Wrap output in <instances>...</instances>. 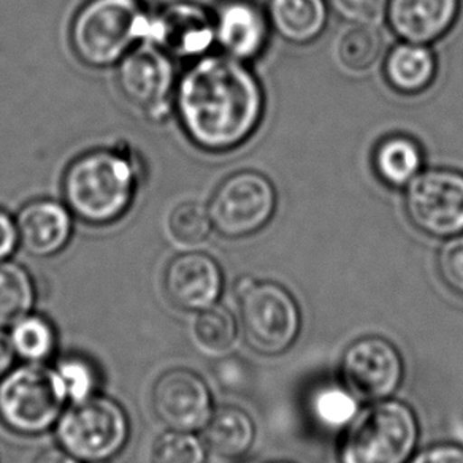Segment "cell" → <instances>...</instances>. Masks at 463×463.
<instances>
[{
  "instance_id": "6da1fadb",
  "label": "cell",
  "mask_w": 463,
  "mask_h": 463,
  "mask_svg": "<svg viewBox=\"0 0 463 463\" xmlns=\"http://www.w3.org/2000/svg\"><path fill=\"white\" fill-rule=\"evenodd\" d=\"M264 109V90L239 59L212 52L180 71L174 118L187 142L203 153L240 148L258 130Z\"/></svg>"
},
{
  "instance_id": "7a4b0ae2",
  "label": "cell",
  "mask_w": 463,
  "mask_h": 463,
  "mask_svg": "<svg viewBox=\"0 0 463 463\" xmlns=\"http://www.w3.org/2000/svg\"><path fill=\"white\" fill-rule=\"evenodd\" d=\"M146 176L142 153L121 140L75 156L61 176V195L80 222L109 227L136 205Z\"/></svg>"
},
{
  "instance_id": "3957f363",
  "label": "cell",
  "mask_w": 463,
  "mask_h": 463,
  "mask_svg": "<svg viewBox=\"0 0 463 463\" xmlns=\"http://www.w3.org/2000/svg\"><path fill=\"white\" fill-rule=\"evenodd\" d=\"M151 10L145 0H84L69 24L73 56L94 71L113 69L148 42Z\"/></svg>"
},
{
  "instance_id": "277c9868",
  "label": "cell",
  "mask_w": 463,
  "mask_h": 463,
  "mask_svg": "<svg viewBox=\"0 0 463 463\" xmlns=\"http://www.w3.org/2000/svg\"><path fill=\"white\" fill-rule=\"evenodd\" d=\"M418 441V416L411 406L381 400L359 411L343 430L338 463H408Z\"/></svg>"
},
{
  "instance_id": "5b68a950",
  "label": "cell",
  "mask_w": 463,
  "mask_h": 463,
  "mask_svg": "<svg viewBox=\"0 0 463 463\" xmlns=\"http://www.w3.org/2000/svg\"><path fill=\"white\" fill-rule=\"evenodd\" d=\"M67 405L52 365L21 364L0 380V422L18 437L54 430Z\"/></svg>"
},
{
  "instance_id": "8992f818",
  "label": "cell",
  "mask_w": 463,
  "mask_h": 463,
  "mask_svg": "<svg viewBox=\"0 0 463 463\" xmlns=\"http://www.w3.org/2000/svg\"><path fill=\"white\" fill-rule=\"evenodd\" d=\"M54 433L59 446L81 462H111L129 443L132 424L126 408L100 392L67 405Z\"/></svg>"
},
{
  "instance_id": "52a82bcc",
  "label": "cell",
  "mask_w": 463,
  "mask_h": 463,
  "mask_svg": "<svg viewBox=\"0 0 463 463\" xmlns=\"http://www.w3.org/2000/svg\"><path fill=\"white\" fill-rule=\"evenodd\" d=\"M240 326L250 346L264 355H279L296 343L302 313L289 290L271 281L240 278L235 284Z\"/></svg>"
},
{
  "instance_id": "ba28073f",
  "label": "cell",
  "mask_w": 463,
  "mask_h": 463,
  "mask_svg": "<svg viewBox=\"0 0 463 463\" xmlns=\"http://www.w3.org/2000/svg\"><path fill=\"white\" fill-rule=\"evenodd\" d=\"M116 88L124 102L151 124L174 118L178 62L151 43H143L116 65Z\"/></svg>"
},
{
  "instance_id": "9c48e42d",
  "label": "cell",
  "mask_w": 463,
  "mask_h": 463,
  "mask_svg": "<svg viewBox=\"0 0 463 463\" xmlns=\"http://www.w3.org/2000/svg\"><path fill=\"white\" fill-rule=\"evenodd\" d=\"M277 189L252 170L232 174L219 183L206 203L213 231L237 240L262 231L277 210Z\"/></svg>"
},
{
  "instance_id": "30bf717a",
  "label": "cell",
  "mask_w": 463,
  "mask_h": 463,
  "mask_svg": "<svg viewBox=\"0 0 463 463\" xmlns=\"http://www.w3.org/2000/svg\"><path fill=\"white\" fill-rule=\"evenodd\" d=\"M405 210L418 231L437 239L463 233V174L431 168L406 186Z\"/></svg>"
},
{
  "instance_id": "8fae6325",
  "label": "cell",
  "mask_w": 463,
  "mask_h": 463,
  "mask_svg": "<svg viewBox=\"0 0 463 463\" xmlns=\"http://www.w3.org/2000/svg\"><path fill=\"white\" fill-rule=\"evenodd\" d=\"M341 383L359 402L392 399L405 376L399 349L381 336H365L346 347L340 364Z\"/></svg>"
},
{
  "instance_id": "7c38bea8",
  "label": "cell",
  "mask_w": 463,
  "mask_h": 463,
  "mask_svg": "<svg viewBox=\"0 0 463 463\" xmlns=\"http://www.w3.org/2000/svg\"><path fill=\"white\" fill-rule=\"evenodd\" d=\"M146 43L167 52L176 62H191L214 52V26L210 8L195 0H172L151 10Z\"/></svg>"
},
{
  "instance_id": "4fadbf2b",
  "label": "cell",
  "mask_w": 463,
  "mask_h": 463,
  "mask_svg": "<svg viewBox=\"0 0 463 463\" xmlns=\"http://www.w3.org/2000/svg\"><path fill=\"white\" fill-rule=\"evenodd\" d=\"M156 418L170 430L200 431L214 411L206 381L191 368H168L151 389Z\"/></svg>"
},
{
  "instance_id": "5bb4252c",
  "label": "cell",
  "mask_w": 463,
  "mask_h": 463,
  "mask_svg": "<svg viewBox=\"0 0 463 463\" xmlns=\"http://www.w3.org/2000/svg\"><path fill=\"white\" fill-rule=\"evenodd\" d=\"M162 288L172 307L197 313L219 302L224 290V271L210 254L186 250L168 260Z\"/></svg>"
},
{
  "instance_id": "9a60e30c",
  "label": "cell",
  "mask_w": 463,
  "mask_h": 463,
  "mask_svg": "<svg viewBox=\"0 0 463 463\" xmlns=\"http://www.w3.org/2000/svg\"><path fill=\"white\" fill-rule=\"evenodd\" d=\"M219 52L251 62L264 52L270 35L267 12L254 0H219L212 10Z\"/></svg>"
},
{
  "instance_id": "2e32d148",
  "label": "cell",
  "mask_w": 463,
  "mask_h": 463,
  "mask_svg": "<svg viewBox=\"0 0 463 463\" xmlns=\"http://www.w3.org/2000/svg\"><path fill=\"white\" fill-rule=\"evenodd\" d=\"M14 216L20 248L33 258H56L67 250L75 235L77 218L62 199L29 200Z\"/></svg>"
},
{
  "instance_id": "e0dca14e",
  "label": "cell",
  "mask_w": 463,
  "mask_h": 463,
  "mask_svg": "<svg viewBox=\"0 0 463 463\" xmlns=\"http://www.w3.org/2000/svg\"><path fill=\"white\" fill-rule=\"evenodd\" d=\"M460 0H389L387 21L403 42L429 45L456 24Z\"/></svg>"
},
{
  "instance_id": "ac0fdd59",
  "label": "cell",
  "mask_w": 463,
  "mask_h": 463,
  "mask_svg": "<svg viewBox=\"0 0 463 463\" xmlns=\"http://www.w3.org/2000/svg\"><path fill=\"white\" fill-rule=\"evenodd\" d=\"M202 431L208 452L225 460L245 457L256 439L254 420L239 406L214 408L212 418Z\"/></svg>"
},
{
  "instance_id": "d6986e66",
  "label": "cell",
  "mask_w": 463,
  "mask_h": 463,
  "mask_svg": "<svg viewBox=\"0 0 463 463\" xmlns=\"http://www.w3.org/2000/svg\"><path fill=\"white\" fill-rule=\"evenodd\" d=\"M267 16L279 37L294 45H308L327 26L326 0H269Z\"/></svg>"
},
{
  "instance_id": "ffe728a7",
  "label": "cell",
  "mask_w": 463,
  "mask_h": 463,
  "mask_svg": "<svg viewBox=\"0 0 463 463\" xmlns=\"http://www.w3.org/2000/svg\"><path fill=\"white\" fill-rule=\"evenodd\" d=\"M384 77L400 94H420L430 88L437 77V59L427 45L402 42L387 54Z\"/></svg>"
},
{
  "instance_id": "44dd1931",
  "label": "cell",
  "mask_w": 463,
  "mask_h": 463,
  "mask_svg": "<svg viewBox=\"0 0 463 463\" xmlns=\"http://www.w3.org/2000/svg\"><path fill=\"white\" fill-rule=\"evenodd\" d=\"M422 165L424 153L411 137H386L374 149V172L387 186H408L422 172Z\"/></svg>"
},
{
  "instance_id": "7402d4cb",
  "label": "cell",
  "mask_w": 463,
  "mask_h": 463,
  "mask_svg": "<svg viewBox=\"0 0 463 463\" xmlns=\"http://www.w3.org/2000/svg\"><path fill=\"white\" fill-rule=\"evenodd\" d=\"M8 340L16 359L23 364H43L58 354V330L46 316L29 313L7 328Z\"/></svg>"
},
{
  "instance_id": "603a6c76",
  "label": "cell",
  "mask_w": 463,
  "mask_h": 463,
  "mask_svg": "<svg viewBox=\"0 0 463 463\" xmlns=\"http://www.w3.org/2000/svg\"><path fill=\"white\" fill-rule=\"evenodd\" d=\"M240 326L237 317L222 305L194 313L189 335L194 346L206 357H222L229 354L239 341Z\"/></svg>"
},
{
  "instance_id": "cb8c5ba5",
  "label": "cell",
  "mask_w": 463,
  "mask_h": 463,
  "mask_svg": "<svg viewBox=\"0 0 463 463\" xmlns=\"http://www.w3.org/2000/svg\"><path fill=\"white\" fill-rule=\"evenodd\" d=\"M37 286L33 273L16 260L0 262V327L8 328L33 313Z\"/></svg>"
},
{
  "instance_id": "d4e9b609",
  "label": "cell",
  "mask_w": 463,
  "mask_h": 463,
  "mask_svg": "<svg viewBox=\"0 0 463 463\" xmlns=\"http://www.w3.org/2000/svg\"><path fill=\"white\" fill-rule=\"evenodd\" d=\"M52 367L69 405L81 403L102 392V372L88 355L69 353L58 357Z\"/></svg>"
},
{
  "instance_id": "484cf974",
  "label": "cell",
  "mask_w": 463,
  "mask_h": 463,
  "mask_svg": "<svg viewBox=\"0 0 463 463\" xmlns=\"http://www.w3.org/2000/svg\"><path fill=\"white\" fill-rule=\"evenodd\" d=\"M309 411L322 429L343 431L359 414V399L345 384H327L313 393Z\"/></svg>"
},
{
  "instance_id": "4316f807",
  "label": "cell",
  "mask_w": 463,
  "mask_h": 463,
  "mask_svg": "<svg viewBox=\"0 0 463 463\" xmlns=\"http://www.w3.org/2000/svg\"><path fill=\"white\" fill-rule=\"evenodd\" d=\"M167 231L176 245L193 250L205 243L213 232L208 206L197 200H183L168 214Z\"/></svg>"
},
{
  "instance_id": "83f0119b",
  "label": "cell",
  "mask_w": 463,
  "mask_h": 463,
  "mask_svg": "<svg viewBox=\"0 0 463 463\" xmlns=\"http://www.w3.org/2000/svg\"><path fill=\"white\" fill-rule=\"evenodd\" d=\"M383 46V35L376 27L354 24L338 42V58L347 71H365L380 59Z\"/></svg>"
},
{
  "instance_id": "f1b7e54d",
  "label": "cell",
  "mask_w": 463,
  "mask_h": 463,
  "mask_svg": "<svg viewBox=\"0 0 463 463\" xmlns=\"http://www.w3.org/2000/svg\"><path fill=\"white\" fill-rule=\"evenodd\" d=\"M208 448L197 431L167 430L156 438L151 463H206Z\"/></svg>"
},
{
  "instance_id": "f546056e",
  "label": "cell",
  "mask_w": 463,
  "mask_h": 463,
  "mask_svg": "<svg viewBox=\"0 0 463 463\" xmlns=\"http://www.w3.org/2000/svg\"><path fill=\"white\" fill-rule=\"evenodd\" d=\"M438 273L456 296L463 298V233L450 237L438 252Z\"/></svg>"
},
{
  "instance_id": "4dcf8cb0",
  "label": "cell",
  "mask_w": 463,
  "mask_h": 463,
  "mask_svg": "<svg viewBox=\"0 0 463 463\" xmlns=\"http://www.w3.org/2000/svg\"><path fill=\"white\" fill-rule=\"evenodd\" d=\"M340 18L351 24L374 26L384 20L389 0H328Z\"/></svg>"
},
{
  "instance_id": "1f68e13d",
  "label": "cell",
  "mask_w": 463,
  "mask_h": 463,
  "mask_svg": "<svg viewBox=\"0 0 463 463\" xmlns=\"http://www.w3.org/2000/svg\"><path fill=\"white\" fill-rule=\"evenodd\" d=\"M20 250V233L16 225V216L0 206V262L14 258Z\"/></svg>"
},
{
  "instance_id": "d6a6232c",
  "label": "cell",
  "mask_w": 463,
  "mask_h": 463,
  "mask_svg": "<svg viewBox=\"0 0 463 463\" xmlns=\"http://www.w3.org/2000/svg\"><path fill=\"white\" fill-rule=\"evenodd\" d=\"M408 463H463V448L458 444H435L414 454Z\"/></svg>"
},
{
  "instance_id": "836d02e7",
  "label": "cell",
  "mask_w": 463,
  "mask_h": 463,
  "mask_svg": "<svg viewBox=\"0 0 463 463\" xmlns=\"http://www.w3.org/2000/svg\"><path fill=\"white\" fill-rule=\"evenodd\" d=\"M33 463H83L80 458L71 456V452H67L61 446H52L46 449L40 450L35 456Z\"/></svg>"
},
{
  "instance_id": "e575fe53",
  "label": "cell",
  "mask_w": 463,
  "mask_h": 463,
  "mask_svg": "<svg viewBox=\"0 0 463 463\" xmlns=\"http://www.w3.org/2000/svg\"><path fill=\"white\" fill-rule=\"evenodd\" d=\"M16 355L8 340L7 328L0 327V380L14 367Z\"/></svg>"
},
{
  "instance_id": "d590c367",
  "label": "cell",
  "mask_w": 463,
  "mask_h": 463,
  "mask_svg": "<svg viewBox=\"0 0 463 463\" xmlns=\"http://www.w3.org/2000/svg\"><path fill=\"white\" fill-rule=\"evenodd\" d=\"M94 463H111V462H94Z\"/></svg>"
},
{
  "instance_id": "8d00e7d4",
  "label": "cell",
  "mask_w": 463,
  "mask_h": 463,
  "mask_svg": "<svg viewBox=\"0 0 463 463\" xmlns=\"http://www.w3.org/2000/svg\"><path fill=\"white\" fill-rule=\"evenodd\" d=\"M278 463H286V462H278Z\"/></svg>"
}]
</instances>
